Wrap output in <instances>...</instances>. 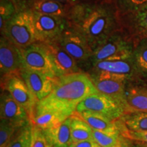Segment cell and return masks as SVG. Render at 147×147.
Instances as JSON below:
<instances>
[{
	"label": "cell",
	"instance_id": "7a4b0ae2",
	"mask_svg": "<svg viewBox=\"0 0 147 147\" xmlns=\"http://www.w3.org/2000/svg\"><path fill=\"white\" fill-rule=\"evenodd\" d=\"M69 18L93 51L113 34L116 25L115 13L106 4L76 5L71 10Z\"/></svg>",
	"mask_w": 147,
	"mask_h": 147
},
{
	"label": "cell",
	"instance_id": "5bb4252c",
	"mask_svg": "<svg viewBox=\"0 0 147 147\" xmlns=\"http://www.w3.org/2000/svg\"><path fill=\"white\" fill-rule=\"evenodd\" d=\"M0 114L1 119L12 121L22 127L26 125L30 119L27 110L16 102L10 93L5 89L1 95Z\"/></svg>",
	"mask_w": 147,
	"mask_h": 147
},
{
	"label": "cell",
	"instance_id": "8fae6325",
	"mask_svg": "<svg viewBox=\"0 0 147 147\" xmlns=\"http://www.w3.org/2000/svg\"><path fill=\"white\" fill-rule=\"evenodd\" d=\"M92 80L99 93L109 96L125 106L126 78L105 71H100L97 72V75L92 78Z\"/></svg>",
	"mask_w": 147,
	"mask_h": 147
},
{
	"label": "cell",
	"instance_id": "5b68a950",
	"mask_svg": "<svg viewBox=\"0 0 147 147\" xmlns=\"http://www.w3.org/2000/svg\"><path fill=\"white\" fill-rule=\"evenodd\" d=\"M20 51L23 68L42 71L56 77L50 53L45 43L36 42L23 49H20Z\"/></svg>",
	"mask_w": 147,
	"mask_h": 147
},
{
	"label": "cell",
	"instance_id": "d6986e66",
	"mask_svg": "<svg viewBox=\"0 0 147 147\" xmlns=\"http://www.w3.org/2000/svg\"><path fill=\"white\" fill-rule=\"evenodd\" d=\"M70 129L72 142L93 139V129L82 118L71 115Z\"/></svg>",
	"mask_w": 147,
	"mask_h": 147
},
{
	"label": "cell",
	"instance_id": "836d02e7",
	"mask_svg": "<svg viewBox=\"0 0 147 147\" xmlns=\"http://www.w3.org/2000/svg\"><path fill=\"white\" fill-rule=\"evenodd\" d=\"M57 1H59V2H61V1H69V0H55Z\"/></svg>",
	"mask_w": 147,
	"mask_h": 147
},
{
	"label": "cell",
	"instance_id": "d6a6232c",
	"mask_svg": "<svg viewBox=\"0 0 147 147\" xmlns=\"http://www.w3.org/2000/svg\"><path fill=\"white\" fill-rule=\"evenodd\" d=\"M112 147H123V146L121 143H119V144L115 145V146H112Z\"/></svg>",
	"mask_w": 147,
	"mask_h": 147
},
{
	"label": "cell",
	"instance_id": "cb8c5ba5",
	"mask_svg": "<svg viewBox=\"0 0 147 147\" xmlns=\"http://www.w3.org/2000/svg\"><path fill=\"white\" fill-rule=\"evenodd\" d=\"M33 129L31 125H26L10 140L6 147H31L32 143Z\"/></svg>",
	"mask_w": 147,
	"mask_h": 147
},
{
	"label": "cell",
	"instance_id": "484cf974",
	"mask_svg": "<svg viewBox=\"0 0 147 147\" xmlns=\"http://www.w3.org/2000/svg\"><path fill=\"white\" fill-rule=\"evenodd\" d=\"M21 125L5 119H1L0 123V147H6L16 129Z\"/></svg>",
	"mask_w": 147,
	"mask_h": 147
},
{
	"label": "cell",
	"instance_id": "1f68e13d",
	"mask_svg": "<svg viewBox=\"0 0 147 147\" xmlns=\"http://www.w3.org/2000/svg\"><path fill=\"white\" fill-rule=\"evenodd\" d=\"M69 147H102L93 139L72 142Z\"/></svg>",
	"mask_w": 147,
	"mask_h": 147
},
{
	"label": "cell",
	"instance_id": "2e32d148",
	"mask_svg": "<svg viewBox=\"0 0 147 147\" xmlns=\"http://www.w3.org/2000/svg\"><path fill=\"white\" fill-rule=\"evenodd\" d=\"M71 116L59 125L44 131L53 147H69L72 140L71 136Z\"/></svg>",
	"mask_w": 147,
	"mask_h": 147
},
{
	"label": "cell",
	"instance_id": "52a82bcc",
	"mask_svg": "<svg viewBox=\"0 0 147 147\" xmlns=\"http://www.w3.org/2000/svg\"><path fill=\"white\" fill-rule=\"evenodd\" d=\"M76 110L78 113L88 110L114 120L122 115L123 106L122 104L110 97L97 93L84 99L77 106Z\"/></svg>",
	"mask_w": 147,
	"mask_h": 147
},
{
	"label": "cell",
	"instance_id": "f546056e",
	"mask_svg": "<svg viewBox=\"0 0 147 147\" xmlns=\"http://www.w3.org/2000/svg\"><path fill=\"white\" fill-rule=\"evenodd\" d=\"M119 1L123 8L134 13L147 6V0H119Z\"/></svg>",
	"mask_w": 147,
	"mask_h": 147
},
{
	"label": "cell",
	"instance_id": "83f0119b",
	"mask_svg": "<svg viewBox=\"0 0 147 147\" xmlns=\"http://www.w3.org/2000/svg\"><path fill=\"white\" fill-rule=\"evenodd\" d=\"M134 21L136 28L147 38V6L134 12Z\"/></svg>",
	"mask_w": 147,
	"mask_h": 147
},
{
	"label": "cell",
	"instance_id": "ac0fdd59",
	"mask_svg": "<svg viewBox=\"0 0 147 147\" xmlns=\"http://www.w3.org/2000/svg\"><path fill=\"white\" fill-rule=\"evenodd\" d=\"M125 106L133 112H147V90H130L125 95Z\"/></svg>",
	"mask_w": 147,
	"mask_h": 147
},
{
	"label": "cell",
	"instance_id": "9a60e30c",
	"mask_svg": "<svg viewBox=\"0 0 147 147\" xmlns=\"http://www.w3.org/2000/svg\"><path fill=\"white\" fill-rule=\"evenodd\" d=\"M97 72L105 71L124 77L127 80L134 76L137 71L133 58L121 60L101 61L94 63Z\"/></svg>",
	"mask_w": 147,
	"mask_h": 147
},
{
	"label": "cell",
	"instance_id": "8992f818",
	"mask_svg": "<svg viewBox=\"0 0 147 147\" xmlns=\"http://www.w3.org/2000/svg\"><path fill=\"white\" fill-rule=\"evenodd\" d=\"M37 41L42 43L57 42L67 29L63 17L48 15L33 11Z\"/></svg>",
	"mask_w": 147,
	"mask_h": 147
},
{
	"label": "cell",
	"instance_id": "ffe728a7",
	"mask_svg": "<svg viewBox=\"0 0 147 147\" xmlns=\"http://www.w3.org/2000/svg\"><path fill=\"white\" fill-rule=\"evenodd\" d=\"M33 10L39 13L63 17L65 10L61 2L55 0H34Z\"/></svg>",
	"mask_w": 147,
	"mask_h": 147
},
{
	"label": "cell",
	"instance_id": "ba28073f",
	"mask_svg": "<svg viewBox=\"0 0 147 147\" xmlns=\"http://www.w3.org/2000/svg\"><path fill=\"white\" fill-rule=\"evenodd\" d=\"M76 61L92 57L93 51L87 40L76 29H67L57 42Z\"/></svg>",
	"mask_w": 147,
	"mask_h": 147
},
{
	"label": "cell",
	"instance_id": "f1b7e54d",
	"mask_svg": "<svg viewBox=\"0 0 147 147\" xmlns=\"http://www.w3.org/2000/svg\"><path fill=\"white\" fill-rule=\"evenodd\" d=\"M31 147H53L46 136L45 132L42 131L38 127L33 129L32 143Z\"/></svg>",
	"mask_w": 147,
	"mask_h": 147
},
{
	"label": "cell",
	"instance_id": "9c48e42d",
	"mask_svg": "<svg viewBox=\"0 0 147 147\" xmlns=\"http://www.w3.org/2000/svg\"><path fill=\"white\" fill-rule=\"evenodd\" d=\"M0 68L1 75L7 77L21 75L23 68L20 49L4 36L0 40Z\"/></svg>",
	"mask_w": 147,
	"mask_h": 147
},
{
	"label": "cell",
	"instance_id": "4dcf8cb0",
	"mask_svg": "<svg viewBox=\"0 0 147 147\" xmlns=\"http://www.w3.org/2000/svg\"><path fill=\"white\" fill-rule=\"evenodd\" d=\"M124 136L132 140L147 142V131H131L127 129L124 133Z\"/></svg>",
	"mask_w": 147,
	"mask_h": 147
},
{
	"label": "cell",
	"instance_id": "4316f807",
	"mask_svg": "<svg viewBox=\"0 0 147 147\" xmlns=\"http://www.w3.org/2000/svg\"><path fill=\"white\" fill-rule=\"evenodd\" d=\"M16 6L11 0H1L0 5V26L1 30L9 20L15 14Z\"/></svg>",
	"mask_w": 147,
	"mask_h": 147
},
{
	"label": "cell",
	"instance_id": "7c38bea8",
	"mask_svg": "<svg viewBox=\"0 0 147 147\" xmlns=\"http://www.w3.org/2000/svg\"><path fill=\"white\" fill-rule=\"evenodd\" d=\"M21 76L36 97L38 102L50 95L57 81L55 77L48 74L27 68L21 69Z\"/></svg>",
	"mask_w": 147,
	"mask_h": 147
},
{
	"label": "cell",
	"instance_id": "6da1fadb",
	"mask_svg": "<svg viewBox=\"0 0 147 147\" xmlns=\"http://www.w3.org/2000/svg\"><path fill=\"white\" fill-rule=\"evenodd\" d=\"M97 93L99 92L92 78L86 74L77 72L62 76L58 78L50 95L38 102L36 115L52 112L67 119L84 99Z\"/></svg>",
	"mask_w": 147,
	"mask_h": 147
},
{
	"label": "cell",
	"instance_id": "e0dca14e",
	"mask_svg": "<svg viewBox=\"0 0 147 147\" xmlns=\"http://www.w3.org/2000/svg\"><path fill=\"white\" fill-rule=\"evenodd\" d=\"M78 114H80V117L86 121L93 129L109 133L118 132V129L113 120L105 116L88 110Z\"/></svg>",
	"mask_w": 147,
	"mask_h": 147
},
{
	"label": "cell",
	"instance_id": "603a6c76",
	"mask_svg": "<svg viewBox=\"0 0 147 147\" xmlns=\"http://www.w3.org/2000/svg\"><path fill=\"white\" fill-rule=\"evenodd\" d=\"M125 125L131 131H147V112H134L126 117Z\"/></svg>",
	"mask_w": 147,
	"mask_h": 147
},
{
	"label": "cell",
	"instance_id": "d4e9b609",
	"mask_svg": "<svg viewBox=\"0 0 147 147\" xmlns=\"http://www.w3.org/2000/svg\"><path fill=\"white\" fill-rule=\"evenodd\" d=\"M93 139L102 147H112L120 143L118 132H104L93 129Z\"/></svg>",
	"mask_w": 147,
	"mask_h": 147
},
{
	"label": "cell",
	"instance_id": "7402d4cb",
	"mask_svg": "<svg viewBox=\"0 0 147 147\" xmlns=\"http://www.w3.org/2000/svg\"><path fill=\"white\" fill-rule=\"evenodd\" d=\"M132 58L138 72L147 76V38L141 40L134 49Z\"/></svg>",
	"mask_w": 147,
	"mask_h": 147
},
{
	"label": "cell",
	"instance_id": "44dd1931",
	"mask_svg": "<svg viewBox=\"0 0 147 147\" xmlns=\"http://www.w3.org/2000/svg\"><path fill=\"white\" fill-rule=\"evenodd\" d=\"M65 119H65L59 114L52 112H46L36 115V117H33L32 121L37 127L45 131L58 125Z\"/></svg>",
	"mask_w": 147,
	"mask_h": 147
},
{
	"label": "cell",
	"instance_id": "4fadbf2b",
	"mask_svg": "<svg viewBox=\"0 0 147 147\" xmlns=\"http://www.w3.org/2000/svg\"><path fill=\"white\" fill-rule=\"evenodd\" d=\"M45 44L50 53L56 77L59 78L65 75L79 72L76 61L62 49L57 42Z\"/></svg>",
	"mask_w": 147,
	"mask_h": 147
},
{
	"label": "cell",
	"instance_id": "277c9868",
	"mask_svg": "<svg viewBox=\"0 0 147 147\" xmlns=\"http://www.w3.org/2000/svg\"><path fill=\"white\" fill-rule=\"evenodd\" d=\"M134 49L129 42L119 34L113 33L93 51V62L106 60H121L133 56Z\"/></svg>",
	"mask_w": 147,
	"mask_h": 147
},
{
	"label": "cell",
	"instance_id": "e575fe53",
	"mask_svg": "<svg viewBox=\"0 0 147 147\" xmlns=\"http://www.w3.org/2000/svg\"><path fill=\"white\" fill-rule=\"evenodd\" d=\"M11 1H12V2H13V3H14V1H20V0H11Z\"/></svg>",
	"mask_w": 147,
	"mask_h": 147
},
{
	"label": "cell",
	"instance_id": "3957f363",
	"mask_svg": "<svg viewBox=\"0 0 147 147\" xmlns=\"http://www.w3.org/2000/svg\"><path fill=\"white\" fill-rule=\"evenodd\" d=\"M3 36L19 49L37 42L32 10L18 11L1 29Z\"/></svg>",
	"mask_w": 147,
	"mask_h": 147
},
{
	"label": "cell",
	"instance_id": "30bf717a",
	"mask_svg": "<svg viewBox=\"0 0 147 147\" xmlns=\"http://www.w3.org/2000/svg\"><path fill=\"white\" fill-rule=\"evenodd\" d=\"M3 89L8 91L16 102L23 106L29 117L33 119V113L38 104V100L22 77L19 75L7 77Z\"/></svg>",
	"mask_w": 147,
	"mask_h": 147
}]
</instances>
